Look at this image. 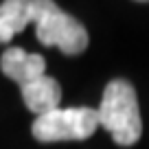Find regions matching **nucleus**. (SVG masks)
Listing matches in <instances>:
<instances>
[{
    "label": "nucleus",
    "instance_id": "obj_4",
    "mask_svg": "<svg viewBox=\"0 0 149 149\" xmlns=\"http://www.w3.org/2000/svg\"><path fill=\"white\" fill-rule=\"evenodd\" d=\"M57 2L51 0H7L0 5V44L11 42L29 24H35Z\"/></svg>",
    "mask_w": 149,
    "mask_h": 149
},
{
    "label": "nucleus",
    "instance_id": "obj_6",
    "mask_svg": "<svg viewBox=\"0 0 149 149\" xmlns=\"http://www.w3.org/2000/svg\"><path fill=\"white\" fill-rule=\"evenodd\" d=\"M22 90V101L33 114L42 116V114H48V112L57 110L61 103V86L57 84L53 77L44 74L40 79L31 81L29 86H24Z\"/></svg>",
    "mask_w": 149,
    "mask_h": 149
},
{
    "label": "nucleus",
    "instance_id": "obj_5",
    "mask_svg": "<svg viewBox=\"0 0 149 149\" xmlns=\"http://www.w3.org/2000/svg\"><path fill=\"white\" fill-rule=\"evenodd\" d=\"M0 70L9 77L11 81L24 88L31 81L44 77V70H46V61L42 55L37 53H26L20 46H11L2 53L0 57Z\"/></svg>",
    "mask_w": 149,
    "mask_h": 149
},
{
    "label": "nucleus",
    "instance_id": "obj_3",
    "mask_svg": "<svg viewBox=\"0 0 149 149\" xmlns=\"http://www.w3.org/2000/svg\"><path fill=\"white\" fill-rule=\"evenodd\" d=\"M35 35L44 46H57L64 55H79L88 48V31L74 18L55 5L35 22Z\"/></svg>",
    "mask_w": 149,
    "mask_h": 149
},
{
    "label": "nucleus",
    "instance_id": "obj_2",
    "mask_svg": "<svg viewBox=\"0 0 149 149\" xmlns=\"http://www.w3.org/2000/svg\"><path fill=\"white\" fill-rule=\"evenodd\" d=\"M97 127L99 114L92 107H57L33 121L31 134L40 143L86 140L97 132Z\"/></svg>",
    "mask_w": 149,
    "mask_h": 149
},
{
    "label": "nucleus",
    "instance_id": "obj_1",
    "mask_svg": "<svg viewBox=\"0 0 149 149\" xmlns=\"http://www.w3.org/2000/svg\"><path fill=\"white\" fill-rule=\"evenodd\" d=\"M99 125L110 132L112 140L121 147H132L143 136V118L136 90L125 79H112L105 86L101 105L97 110Z\"/></svg>",
    "mask_w": 149,
    "mask_h": 149
}]
</instances>
